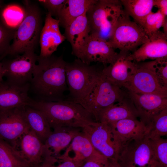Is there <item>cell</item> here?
<instances>
[{
  "instance_id": "cell-20",
  "label": "cell",
  "mask_w": 167,
  "mask_h": 167,
  "mask_svg": "<svg viewBox=\"0 0 167 167\" xmlns=\"http://www.w3.org/2000/svg\"><path fill=\"white\" fill-rule=\"evenodd\" d=\"M137 111L128 95L123 100L101 110L96 122L111 126L117 122L128 118H137Z\"/></svg>"
},
{
  "instance_id": "cell-14",
  "label": "cell",
  "mask_w": 167,
  "mask_h": 167,
  "mask_svg": "<svg viewBox=\"0 0 167 167\" xmlns=\"http://www.w3.org/2000/svg\"><path fill=\"white\" fill-rule=\"evenodd\" d=\"M24 106L0 110V138L11 146L30 129L24 115Z\"/></svg>"
},
{
  "instance_id": "cell-31",
  "label": "cell",
  "mask_w": 167,
  "mask_h": 167,
  "mask_svg": "<svg viewBox=\"0 0 167 167\" xmlns=\"http://www.w3.org/2000/svg\"><path fill=\"white\" fill-rule=\"evenodd\" d=\"M167 134V108H166L153 117L147 136L148 138L161 137Z\"/></svg>"
},
{
  "instance_id": "cell-40",
  "label": "cell",
  "mask_w": 167,
  "mask_h": 167,
  "mask_svg": "<svg viewBox=\"0 0 167 167\" xmlns=\"http://www.w3.org/2000/svg\"><path fill=\"white\" fill-rule=\"evenodd\" d=\"M163 28L164 34L167 36V19L166 18L162 26Z\"/></svg>"
},
{
  "instance_id": "cell-1",
  "label": "cell",
  "mask_w": 167,
  "mask_h": 167,
  "mask_svg": "<svg viewBox=\"0 0 167 167\" xmlns=\"http://www.w3.org/2000/svg\"><path fill=\"white\" fill-rule=\"evenodd\" d=\"M66 62L61 55H52L46 58L38 56L30 90L37 97L36 100L55 102L66 98L65 92L68 91L66 83Z\"/></svg>"
},
{
  "instance_id": "cell-13",
  "label": "cell",
  "mask_w": 167,
  "mask_h": 167,
  "mask_svg": "<svg viewBox=\"0 0 167 167\" xmlns=\"http://www.w3.org/2000/svg\"><path fill=\"white\" fill-rule=\"evenodd\" d=\"M118 54L108 41L90 34L81 49L74 56L87 64L98 62L105 66L113 63Z\"/></svg>"
},
{
  "instance_id": "cell-8",
  "label": "cell",
  "mask_w": 167,
  "mask_h": 167,
  "mask_svg": "<svg viewBox=\"0 0 167 167\" xmlns=\"http://www.w3.org/2000/svg\"><path fill=\"white\" fill-rule=\"evenodd\" d=\"M148 38L143 28L131 20L124 11L119 18L108 42L115 49L130 53L137 49Z\"/></svg>"
},
{
  "instance_id": "cell-6",
  "label": "cell",
  "mask_w": 167,
  "mask_h": 167,
  "mask_svg": "<svg viewBox=\"0 0 167 167\" xmlns=\"http://www.w3.org/2000/svg\"><path fill=\"white\" fill-rule=\"evenodd\" d=\"M121 88L109 81L101 71L95 84L78 104L91 113L96 121L101 110L121 101L128 96L127 91H124Z\"/></svg>"
},
{
  "instance_id": "cell-5",
  "label": "cell",
  "mask_w": 167,
  "mask_h": 167,
  "mask_svg": "<svg viewBox=\"0 0 167 167\" xmlns=\"http://www.w3.org/2000/svg\"><path fill=\"white\" fill-rule=\"evenodd\" d=\"M102 69L78 58L66 62V76L69 93L65 100L78 104L81 101L96 83Z\"/></svg>"
},
{
  "instance_id": "cell-30",
  "label": "cell",
  "mask_w": 167,
  "mask_h": 167,
  "mask_svg": "<svg viewBox=\"0 0 167 167\" xmlns=\"http://www.w3.org/2000/svg\"><path fill=\"white\" fill-rule=\"evenodd\" d=\"M148 138L152 152V165L156 167H167V139L161 137Z\"/></svg>"
},
{
  "instance_id": "cell-35",
  "label": "cell",
  "mask_w": 167,
  "mask_h": 167,
  "mask_svg": "<svg viewBox=\"0 0 167 167\" xmlns=\"http://www.w3.org/2000/svg\"><path fill=\"white\" fill-rule=\"evenodd\" d=\"M66 0H40L38 2L47 10L53 17L57 18Z\"/></svg>"
},
{
  "instance_id": "cell-11",
  "label": "cell",
  "mask_w": 167,
  "mask_h": 167,
  "mask_svg": "<svg viewBox=\"0 0 167 167\" xmlns=\"http://www.w3.org/2000/svg\"><path fill=\"white\" fill-rule=\"evenodd\" d=\"M152 152L147 135L124 143L117 161L121 167H151Z\"/></svg>"
},
{
  "instance_id": "cell-22",
  "label": "cell",
  "mask_w": 167,
  "mask_h": 167,
  "mask_svg": "<svg viewBox=\"0 0 167 167\" xmlns=\"http://www.w3.org/2000/svg\"><path fill=\"white\" fill-rule=\"evenodd\" d=\"M110 126L115 130L123 144L131 140L142 138L148 131L147 127L137 118L123 119Z\"/></svg>"
},
{
  "instance_id": "cell-19",
  "label": "cell",
  "mask_w": 167,
  "mask_h": 167,
  "mask_svg": "<svg viewBox=\"0 0 167 167\" xmlns=\"http://www.w3.org/2000/svg\"><path fill=\"white\" fill-rule=\"evenodd\" d=\"M29 90L30 83L18 85L3 81L0 84V110L27 105L31 99Z\"/></svg>"
},
{
  "instance_id": "cell-26",
  "label": "cell",
  "mask_w": 167,
  "mask_h": 167,
  "mask_svg": "<svg viewBox=\"0 0 167 167\" xmlns=\"http://www.w3.org/2000/svg\"><path fill=\"white\" fill-rule=\"evenodd\" d=\"M66 151L74 152V156L71 158L80 166L86 160L98 152L82 131L75 135Z\"/></svg>"
},
{
  "instance_id": "cell-44",
  "label": "cell",
  "mask_w": 167,
  "mask_h": 167,
  "mask_svg": "<svg viewBox=\"0 0 167 167\" xmlns=\"http://www.w3.org/2000/svg\"><path fill=\"white\" fill-rule=\"evenodd\" d=\"M151 167H156V166H154V165H151Z\"/></svg>"
},
{
  "instance_id": "cell-9",
  "label": "cell",
  "mask_w": 167,
  "mask_h": 167,
  "mask_svg": "<svg viewBox=\"0 0 167 167\" xmlns=\"http://www.w3.org/2000/svg\"><path fill=\"white\" fill-rule=\"evenodd\" d=\"M82 129L97 151L108 160L117 161L123 143L113 128L106 124L95 122Z\"/></svg>"
},
{
  "instance_id": "cell-28",
  "label": "cell",
  "mask_w": 167,
  "mask_h": 167,
  "mask_svg": "<svg viewBox=\"0 0 167 167\" xmlns=\"http://www.w3.org/2000/svg\"><path fill=\"white\" fill-rule=\"evenodd\" d=\"M26 14L24 6L16 3L2 6L0 9V22L6 28L15 31Z\"/></svg>"
},
{
  "instance_id": "cell-7",
  "label": "cell",
  "mask_w": 167,
  "mask_h": 167,
  "mask_svg": "<svg viewBox=\"0 0 167 167\" xmlns=\"http://www.w3.org/2000/svg\"><path fill=\"white\" fill-rule=\"evenodd\" d=\"M12 147L28 166L49 167L57 161L30 129L24 133Z\"/></svg>"
},
{
  "instance_id": "cell-33",
  "label": "cell",
  "mask_w": 167,
  "mask_h": 167,
  "mask_svg": "<svg viewBox=\"0 0 167 167\" xmlns=\"http://www.w3.org/2000/svg\"><path fill=\"white\" fill-rule=\"evenodd\" d=\"M15 31L9 29L0 22V58L6 55L10 46L11 41L13 40Z\"/></svg>"
},
{
  "instance_id": "cell-24",
  "label": "cell",
  "mask_w": 167,
  "mask_h": 167,
  "mask_svg": "<svg viewBox=\"0 0 167 167\" xmlns=\"http://www.w3.org/2000/svg\"><path fill=\"white\" fill-rule=\"evenodd\" d=\"M96 0H66L57 19L64 28L76 18L86 13Z\"/></svg>"
},
{
  "instance_id": "cell-39",
  "label": "cell",
  "mask_w": 167,
  "mask_h": 167,
  "mask_svg": "<svg viewBox=\"0 0 167 167\" xmlns=\"http://www.w3.org/2000/svg\"><path fill=\"white\" fill-rule=\"evenodd\" d=\"M109 160V163L107 167H121L116 161Z\"/></svg>"
},
{
  "instance_id": "cell-43",
  "label": "cell",
  "mask_w": 167,
  "mask_h": 167,
  "mask_svg": "<svg viewBox=\"0 0 167 167\" xmlns=\"http://www.w3.org/2000/svg\"><path fill=\"white\" fill-rule=\"evenodd\" d=\"M23 167H34V166H28V165H26Z\"/></svg>"
},
{
  "instance_id": "cell-25",
  "label": "cell",
  "mask_w": 167,
  "mask_h": 167,
  "mask_svg": "<svg viewBox=\"0 0 167 167\" xmlns=\"http://www.w3.org/2000/svg\"><path fill=\"white\" fill-rule=\"evenodd\" d=\"M24 110L30 129L44 143L52 132L45 117L40 111L28 105L24 106Z\"/></svg>"
},
{
  "instance_id": "cell-27",
  "label": "cell",
  "mask_w": 167,
  "mask_h": 167,
  "mask_svg": "<svg viewBox=\"0 0 167 167\" xmlns=\"http://www.w3.org/2000/svg\"><path fill=\"white\" fill-rule=\"evenodd\" d=\"M120 0L125 13L142 27L145 18L152 11L154 0Z\"/></svg>"
},
{
  "instance_id": "cell-4",
  "label": "cell",
  "mask_w": 167,
  "mask_h": 167,
  "mask_svg": "<svg viewBox=\"0 0 167 167\" xmlns=\"http://www.w3.org/2000/svg\"><path fill=\"white\" fill-rule=\"evenodd\" d=\"M24 4L25 16L15 31L13 42L6 55L16 56L26 52L34 51L39 41L42 28L39 9L29 1L25 2Z\"/></svg>"
},
{
  "instance_id": "cell-41",
  "label": "cell",
  "mask_w": 167,
  "mask_h": 167,
  "mask_svg": "<svg viewBox=\"0 0 167 167\" xmlns=\"http://www.w3.org/2000/svg\"><path fill=\"white\" fill-rule=\"evenodd\" d=\"M3 75L2 73V67L1 62H0V84L2 83L3 81Z\"/></svg>"
},
{
  "instance_id": "cell-36",
  "label": "cell",
  "mask_w": 167,
  "mask_h": 167,
  "mask_svg": "<svg viewBox=\"0 0 167 167\" xmlns=\"http://www.w3.org/2000/svg\"><path fill=\"white\" fill-rule=\"evenodd\" d=\"M109 160L97 152L84 161L80 167H107Z\"/></svg>"
},
{
  "instance_id": "cell-3",
  "label": "cell",
  "mask_w": 167,
  "mask_h": 167,
  "mask_svg": "<svg viewBox=\"0 0 167 167\" xmlns=\"http://www.w3.org/2000/svg\"><path fill=\"white\" fill-rule=\"evenodd\" d=\"M123 11L121 0H96L86 13L90 34L108 41Z\"/></svg>"
},
{
  "instance_id": "cell-38",
  "label": "cell",
  "mask_w": 167,
  "mask_h": 167,
  "mask_svg": "<svg viewBox=\"0 0 167 167\" xmlns=\"http://www.w3.org/2000/svg\"><path fill=\"white\" fill-rule=\"evenodd\" d=\"M154 6L158 8V10L165 17L167 15V0H154Z\"/></svg>"
},
{
  "instance_id": "cell-34",
  "label": "cell",
  "mask_w": 167,
  "mask_h": 167,
  "mask_svg": "<svg viewBox=\"0 0 167 167\" xmlns=\"http://www.w3.org/2000/svg\"><path fill=\"white\" fill-rule=\"evenodd\" d=\"M155 60V71L158 83L167 89V58Z\"/></svg>"
},
{
  "instance_id": "cell-12",
  "label": "cell",
  "mask_w": 167,
  "mask_h": 167,
  "mask_svg": "<svg viewBox=\"0 0 167 167\" xmlns=\"http://www.w3.org/2000/svg\"><path fill=\"white\" fill-rule=\"evenodd\" d=\"M38 57L34 51H29L1 62L3 77L6 78L7 81L15 84L30 83Z\"/></svg>"
},
{
  "instance_id": "cell-23",
  "label": "cell",
  "mask_w": 167,
  "mask_h": 167,
  "mask_svg": "<svg viewBox=\"0 0 167 167\" xmlns=\"http://www.w3.org/2000/svg\"><path fill=\"white\" fill-rule=\"evenodd\" d=\"M79 128L62 127L54 130L45 142L53 156H59V152L69 145L78 133Z\"/></svg>"
},
{
  "instance_id": "cell-15",
  "label": "cell",
  "mask_w": 167,
  "mask_h": 167,
  "mask_svg": "<svg viewBox=\"0 0 167 167\" xmlns=\"http://www.w3.org/2000/svg\"><path fill=\"white\" fill-rule=\"evenodd\" d=\"M127 92L137 111L139 120L147 127L149 131L153 117L167 108V97L128 90Z\"/></svg>"
},
{
  "instance_id": "cell-17",
  "label": "cell",
  "mask_w": 167,
  "mask_h": 167,
  "mask_svg": "<svg viewBox=\"0 0 167 167\" xmlns=\"http://www.w3.org/2000/svg\"><path fill=\"white\" fill-rule=\"evenodd\" d=\"M129 52L120 51L114 62L104 66L102 72L111 82L121 88H124L134 71L135 63L128 58Z\"/></svg>"
},
{
  "instance_id": "cell-18",
  "label": "cell",
  "mask_w": 167,
  "mask_h": 167,
  "mask_svg": "<svg viewBox=\"0 0 167 167\" xmlns=\"http://www.w3.org/2000/svg\"><path fill=\"white\" fill-rule=\"evenodd\" d=\"M58 20L54 18L47 13L40 36V57L46 58L52 55L65 40L64 36L60 32Z\"/></svg>"
},
{
  "instance_id": "cell-10",
  "label": "cell",
  "mask_w": 167,
  "mask_h": 167,
  "mask_svg": "<svg viewBox=\"0 0 167 167\" xmlns=\"http://www.w3.org/2000/svg\"><path fill=\"white\" fill-rule=\"evenodd\" d=\"M155 60L135 62L134 72L124 88L127 90L167 97V89L159 84L155 71Z\"/></svg>"
},
{
  "instance_id": "cell-2",
  "label": "cell",
  "mask_w": 167,
  "mask_h": 167,
  "mask_svg": "<svg viewBox=\"0 0 167 167\" xmlns=\"http://www.w3.org/2000/svg\"><path fill=\"white\" fill-rule=\"evenodd\" d=\"M27 105L41 111L53 130L62 127L82 128L96 122L93 116L80 105L66 100L47 102L31 98Z\"/></svg>"
},
{
  "instance_id": "cell-16",
  "label": "cell",
  "mask_w": 167,
  "mask_h": 167,
  "mask_svg": "<svg viewBox=\"0 0 167 167\" xmlns=\"http://www.w3.org/2000/svg\"><path fill=\"white\" fill-rule=\"evenodd\" d=\"M128 58L135 62L167 58V36L159 30L148 37L143 44L129 55Z\"/></svg>"
},
{
  "instance_id": "cell-21",
  "label": "cell",
  "mask_w": 167,
  "mask_h": 167,
  "mask_svg": "<svg viewBox=\"0 0 167 167\" xmlns=\"http://www.w3.org/2000/svg\"><path fill=\"white\" fill-rule=\"evenodd\" d=\"M90 35V28L86 13L76 18L65 28L63 35L71 45L73 55L81 49Z\"/></svg>"
},
{
  "instance_id": "cell-29",
  "label": "cell",
  "mask_w": 167,
  "mask_h": 167,
  "mask_svg": "<svg viewBox=\"0 0 167 167\" xmlns=\"http://www.w3.org/2000/svg\"><path fill=\"white\" fill-rule=\"evenodd\" d=\"M28 165L15 149L0 138V167H23Z\"/></svg>"
},
{
  "instance_id": "cell-37",
  "label": "cell",
  "mask_w": 167,
  "mask_h": 167,
  "mask_svg": "<svg viewBox=\"0 0 167 167\" xmlns=\"http://www.w3.org/2000/svg\"><path fill=\"white\" fill-rule=\"evenodd\" d=\"M58 160L60 161V163L57 166L53 165V167H80V165L75 161L67 154L65 153L62 156L57 157Z\"/></svg>"
},
{
  "instance_id": "cell-32",
  "label": "cell",
  "mask_w": 167,
  "mask_h": 167,
  "mask_svg": "<svg viewBox=\"0 0 167 167\" xmlns=\"http://www.w3.org/2000/svg\"><path fill=\"white\" fill-rule=\"evenodd\" d=\"M166 18L159 10L156 12L152 11L147 15L142 27L148 37L160 30Z\"/></svg>"
},
{
  "instance_id": "cell-42",
  "label": "cell",
  "mask_w": 167,
  "mask_h": 167,
  "mask_svg": "<svg viewBox=\"0 0 167 167\" xmlns=\"http://www.w3.org/2000/svg\"><path fill=\"white\" fill-rule=\"evenodd\" d=\"M3 1L0 0V9L3 6Z\"/></svg>"
}]
</instances>
